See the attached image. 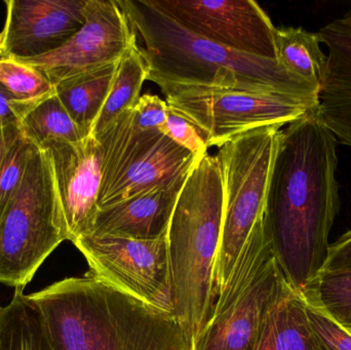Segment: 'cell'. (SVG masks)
I'll list each match as a JSON object with an SVG mask.
<instances>
[{
  "label": "cell",
  "mask_w": 351,
  "mask_h": 350,
  "mask_svg": "<svg viewBox=\"0 0 351 350\" xmlns=\"http://www.w3.org/2000/svg\"><path fill=\"white\" fill-rule=\"evenodd\" d=\"M168 108V103L156 95H143L133 109L134 125L143 131L160 129L166 123Z\"/></svg>",
  "instance_id": "cell-28"
},
{
  "label": "cell",
  "mask_w": 351,
  "mask_h": 350,
  "mask_svg": "<svg viewBox=\"0 0 351 350\" xmlns=\"http://www.w3.org/2000/svg\"><path fill=\"white\" fill-rule=\"evenodd\" d=\"M351 271V230L330 245L329 256L322 273Z\"/></svg>",
  "instance_id": "cell-29"
},
{
  "label": "cell",
  "mask_w": 351,
  "mask_h": 350,
  "mask_svg": "<svg viewBox=\"0 0 351 350\" xmlns=\"http://www.w3.org/2000/svg\"><path fill=\"white\" fill-rule=\"evenodd\" d=\"M169 106L189 119L208 147L263 127H282L317 106L284 95L192 86H162Z\"/></svg>",
  "instance_id": "cell-9"
},
{
  "label": "cell",
  "mask_w": 351,
  "mask_h": 350,
  "mask_svg": "<svg viewBox=\"0 0 351 350\" xmlns=\"http://www.w3.org/2000/svg\"><path fill=\"white\" fill-rule=\"evenodd\" d=\"M145 80L147 65L143 51L135 43L117 62L108 97L95 123L92 135L100 133L121 113L136 106Z\"/></svg>",
  "instance_id": "cell-20"
},
{
  "label": "cell",
  "mask_w": 351,
  "mask_h": 350,
  "mask_svg": "<svg viewBox=\"0 0 351 350\" xmlns=\"http://www.w3.org/2000/svg\"><path fill=\"white\" fill-rule=\"evenodd\" d=\"M301 295L351 333V271L321 273Z\"/></svg>",
  "instance_id": "cell-24"
},
{
  "label": "cell",
  "mask_w": 351,
  "mask_h": 350,
  "mask_svg": "<svg viewBox=\"0 0 351 350\" xmlns=\"http://www.w3.org/2000/svg\"><path fill=\"white\" fill-rule=\"evenodd\" d=\"M33 148L20 125L0 127V220L22 182Z\"/></svg>",
  "instance_id": "cell-23"
},
{
  "label": "cell",
  "mask_w": 351,
  "mask_h": 350,
  "mask_svg": "<svg viewBox=\"0 0 351 350\" xmlns=\"http://www.w3.org/2000/svg\"><path fill=\"white\" fill-rule=\"evenodd\" d=\"M190 32L239 53L278 61L276 27L253 0H152Z\"/></svg>",
  "instance_id": "cell-11"
},
{
  "label": "cell",
  "mask_w": 351,
  "mask_h": 350,
  "mask_svg": "<svg viewBox=\"0 0 351 350\" xmlns=\"http://www.w3.org/2000/svg\"><path fill=\"white\" fill-rule=\"evenodd\" d=\"M306 314L317 350H351V333L306 302Z\"/></svg>",
  "instance_id": "cell-26"
},
{
  "label": "cell",
  "mask_w": 351,
  "mask_h": 350,
  "mask_svg": "<svg viewBox=\"0 0 351 350\" xmlns=\"http://www.w3.org/2000/svg\"><path fill=\"white\" fill-rule=\"evenodd\" d=\"M67 240L51 160L33 148L22 182L0 220V283L24 289Z\"/></svg>",
  "instance_id": "cell-6"
},
{
  "label": "cell",
  "mask_w": 351,
  "mask_h": 350,
  "mask_svg": "<svg viewBox=\"0 0 351 350\" xmlns=\"http://www.w3.org/2000/svg\"><path fill=\"white\" fill-rule=\"evenodd\" d=\"M188 174L99 210L86 236L150 240L168 234L176 203Z\"/></svg>",
  "instance_id": "cell-15"
},
{
  "label": "cell",
  "mask_w": 351,
  "mask_h": 350,
  "mask_svg": "<svg viewBox=\"0 0 351 350\" xmlns=\"http://www.w3.org/2000/svg\"><path fill=\"white\" fill-rule=\"evenodd\" d=\"M317 34L329 49L317 113L342 144L351 146V12L326 25Z\"/></svg>",
  "instance_id": "cell-16"
},
{
  "label": "cell",
  "mask_w": 351,
  "mask_h": 350,
  "mask_svg": "<svg viewBox=\"0 0 351 350\" xmlns=\"http://www.w3.org/2000/svg\"><path fill=\"white\" fill-rule=\"evenodd\" d=\"M28 296L53 350H189L172 312L86 273Z\"/></svg>",
  "instance_id": "cell-3"
},
{
  "label": "cell",
  "mask_w": 351,
  "mask_h": 350,
  "mask_svg": "<svg viewBox=\"0 0 351 350\" xmlns=\"http://www.w3.org/2000/svg\"><path fill=\"white\" fill-rule=\"evenodd\" d=\"M145 43L147 80L165 86L229 88L284 95L319 106V86L287 71L278 61L239 53L198 36L154 5L121 0Z\"/></svg>",
  "instance_id": "cell-2"
},
{
  "label": "cell",
  "mask_w": 351,
  "mask_h": 350,
  "mask_svg": "<svg viewBox=\"0 0 351 350\" xmlns=\"http://www.w3.org/2000/svg\"><path fill=\"white\" fill-rule=\"evenodd\" d=\"M336 138L317 108L280 129L263 227L289 285L302 294L323 271L339 211Z\"/></svg>",
  "instance_id": "cell-1"
},
{
  "label": "cell",
  "mask_w": 351,
  "mask_h": 350,
  "mask_svg": "<svg viewBox=\"0 0 351 350\" xmlns=\"http://www.w3.org/2000/svg\"><path fill=\"white\" fill-rule=\"evenodd\" d=\"M34 105L18 100L6 88L0 86V127L20 125L21 119Z\"/></svg>",
  "instance_id": "cell-30"
},
{
  "label": "cell",
  "mask_w": 351,
  "mask_h": 350,
  "mask_svg": "<svg viewBox=\"0 0 351 350\" xmlns=\"http://www.w3.org/2000/svg\"><path fill=\"white\" fill-rule=\"evenodd\" d=\"M133 109L93 135L100 144L102 160L99 210L172 182L188 174L200 158L160 129H137Z\"/></svg>",
  "instance_id": "cell-8"
},
{
  "label": "cell",
  "mask_w": 351,
  "mask_h": 350,
  "mask_svg": "<svg viewBox=\"0 0 351 350\" xmlns=\"http://www.w3.org/2000/svg\"><path fill=\"white\" fill-rule=\"evenodd\" d=\"M27 140L37 148L49 142L76 143L86 138L56 92L31 107L20 121Z\"/></svg>",
  "instance_id": "cell-22"
},
{
  "label": "cell",
  "mask_w": 351,
  "mask_h": 350,
  "mask_svg": "<svg viewBox=\"0 0 351 350\" xmlns=\"http://www.w3.org/2000/svg\"><path fill=\"white\" fill-rule=\"evenodd\" d=\"M224 184L217 155L206 152L190 171L168 229L173 314L191 341L214 310L222 236Z\"/></svg>",
  "instance_id": "cell-4"
},
{
  "label": "cell",
  "mask_w": 351,
  "mask_h": 350,
  "mask_svg": "<svg viewBox=\"0 0 351 350\" xmlns=\"http://www.w3.org/2000/svg\"><path fill=\"white\" fill-rule=\"evenodd\" d=\"M160 131L181 147L196 155L208 152V145L198 132L197 127L181 113L169 106L168 117Z\"/></svg>",
  "instance_id": "cell-27"
},
{
  "label": "cell",
  "mask_w": 351,
  "mask_h": 350,
  "mask_svg": "<svg viewBox=\"0 0 351 350\" xmlns=\"http://www.w3.org/2000/svg\"><path fill=\"white\" fill-rule=\"evenodd\" d=\"M40 149L51 160L67 240L74 242L90 234L99 212L100 144L90 135L76 143L49 142Z\"/></svg>",
  "instance_id": "cell-14"
},
{
  "label": "cell",
  "mask_w": 351,
  "mask_h": 350,
  "mask_svg": "<svg viewBox=\"0 0 351 350\" xmlns=\"http://www.w3.org/2000/svg\"><path fill=\"white\" fill-rule=\"evenodd\" d=\"M88 261V275L173 314L168 234L142 240L84 236L73 242Z\"/></svg>",
  "instance_id": "cell-10"
},
{
  "label": "cell",
  "mask_w": 351,
  "mask_h": 350,
  "mask_svg": "<svg viewBox=\"0 0 351 350\" xmlns=\"http://www.w3.org/2000/svg\"><path fill=\"white\" fill-rule=\"evenodd\" d=\"M0 31V59L16 61L53 53L84 23L86 0H8Z\"/></svg>",
  "instance_id": "cell-13"
},
{
  "label": "cell",
  "mask_w": 351,
  "mask_h": 350,
  "mask_svg": "<svg viewBox=\"0 0 351 350\" xmlns=\"http://www.w3.org/2000/svg\"><path fill=\"white\" fill-rule=\"evenodd\" d=\"M280 129L260 127L237 136L219 148L217 156L222 168L224 212L215 271L217 295L228 281L254 227L263 219Z\"/></svg>",
  "instance_id": "cell-7"
},
{
  "label": "cell",
  "mask_w": 351,
  "mask_h": 350,
  "mask_svg": "<svg viewBox=\"0 0 351 350\" xmlns=\"http://www.w3.org/2000/svg\"><path fill=\"white\" fill-rule=\"evenodd\" d=\"M117 62L76 74L53 86L58 98L86 137L92 135L106 102Z\"/></svg>",
  "instance_id": "cell-18"
},
{
  "label": "cell",
  "mask_w": 351,
  "mask_h": 350,
  "mask_svg": "<svg viewBox=\"0 0 351 350\" xmlns=\"http://www.w3.org/2000/svg\"><path fill=\"white\" fill-rule=\"evenodd\" d=\"M247 350H317L301 294L291 289L270 310Z\"/></svg>",
  "instance_id": "cell-17"
},
{
  "label": "cell",
  "mask_w": 351,
  "mask_h": 350,
  "mask_svg": "<svg viewBox=\"0 0 351 350\" xmlns=\"http://www.w3.org/2000/svg\"><path fill=\"white\" fill-rule=\"evenodd\" d=\"M0 86L29 104H36L55 92V86L45 74L12 59H0Z\"/></svg>",
  "instance_id": "cell-25"
},
{
  "label": "cell",
  "mask_w": 351,
  "mask_h": 350,
  "mask_svg": "<svg viewBox=\"0 0 351 350\" xmlns=\"http://www.w3.org/2000/svg\"><path fill=\"white\" fill-rule=\"evenodd\" d=\"M292 289L264 232L254 227L214 310L189 350H247L272 308Z\"/></svg>",
  "instance_id": "cell-5"
},
{
  "label": "cell",
  "mask_w": 351,
  "mask_h": 350,
  "mask_svg": "<svg viewBox=\"0 0 351 350\" xmlns=\"http://www.w3.org/2000/svg\"><path fill=\"white\" fill-rule=\"evenodd\" d=\"M317 33L294 27L276 29L278 62L287 71L319 86L327 64Z\"/></svg>",
  "instance_id": "cell-21"
},
{
  "label": "cell",
  "mask_w": 351,
  "mask_h": 350,
  "mask_svg": "<svg viewBox=\"0 0 351 350\" xmlns=\"http://www.w3.org/2000/svg\"><path fill=\"white\" fill-rule=\"evenodd\" d=\"M23 290L0 308V350H53L40 312Z\"/></svg>",
  "instance_id": "cell-19"
},
{
  "label": "cell",
  "mask_w": 351,
  "mask_h": 350,
  "mask_svg": "<svg viewBox=\"0 0 351 350\" xmlns=\"http://www.w3.org/2000/svg\"><path fill=\"white\" fill-rule=\"evenodd\" d=\"M82 28L60 49L21 60L56 86L76 74L119 61L137 43V34L115 0H86Z\"/></svg>",
  "instance_id": "cell-12"
}]
</instances>
